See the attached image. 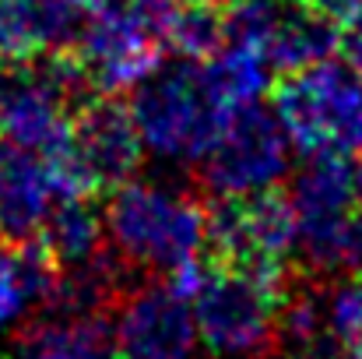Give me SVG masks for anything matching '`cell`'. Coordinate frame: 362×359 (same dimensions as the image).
Masks as SVG:
<instances>
[{"mask_svg":"<svg viewBox=\"0 0 362 359\" xmlns=\"http://www.w3.org/2000/svg\"><path fill=\"white\" fill-rule=\"evenodd\" d=\"M106 233L137 271H173L208 250V194L197 180L183 187L127 180L110 190Z\"/></svg>","mask_w":362,"mask_h":359,"instance_id":"cell-1","label":"cell"},{"mask_svg":"<svg viewBox=\"0 0 362 359\" xmlns=\"http://www.w3.org/2000/svg\"><path fill=\"white\" fill-rule=\"evenodd\" d=\"M176 0H92L74 46L95 92H134L162 67Z\"/></svg>","mask_w":362,"mask_h":359,"instance_id":"cell-2","label":"cell"},{"mask_svg":"<svg viewBox=\"0 0 362 359\" xmlns=\"http://www.w3.org/2000/svg\"><path fill=\"white\" fill-rule=\"evenodd\" d=\"M274 113L303 155H362V74L320 60L274 81Z\"/></svg>","mask_w":362,"mask_h":359,"instance_id":"cell-3","label":"cell"},{"mask_svg":"<svg viewBox=\"0 0 362 359\" xmlns=\"http://www.w3.org/2000/svg\"><path fill=\"white\" fill-rule=\"evenodd\" d=\"M134 120L144 137V148H151L158 159L169 162H190L197 166L226 120V106L208 92L201 78V64H176L158 67L148 81L134 89Z\"/></svg>","mask_w":362,"mask_h":359,"instance_id":"cell-4","label":"cell"},{"mask_svg":"<svg viewBox=\"0 0 362 359\" xmlns=\"http://www.w3.org/2000/svg\"><path fill=\"white\" fill-rule=\"evenodd\" d=\"M278 292L281 285H271L233 264L211 261L208 278L194 296V317L204 353L211 359L278 356Z\"/></svg>","mask_w":362,"mask_h":359,"instance_id":"cell-5","label":"cell"},{"mask_svg":"<svg viewBox=\"0 0 362 359\" xmlns=\"http://www.w3.org/2000/svg\"><path fill=\"white\" fill-rule=\"evenodd\" d=\"M288 194L299 215V268L320 278L341 275L349 222L362 201L359 155H310V166L296 176Z\"/></svg>","mask_w":362,"mask_h":359,"instance_id":"cell-6","label":"cell"},{"mask_svg":"<svg viewBox=\"0 0 362 359\" xmlns=\"http://www.w3.org/2000/svg\"><path fill=\"white\" fill-rule=\"evenodd\" d=\"M288 134L274 110L260 103L233 106L211 152L197 162L204 194H257L278 187L288 173Z\"/></svg>","mask_w":362,"mask_h":359,"instance_id":"cell-7","label":"cell"},{"mask_svg":"<svg viewBox=\"0 0 362 359\" xmlns=\"http://www.w3.org/2000/svg\"><path fill=\"white\" fill-rule=\"evenodd\" d=\"M120 359H197L201 331L194 303L165 278H137L113 314Z\"/></svg>","mask_w":362,"mask_h":359,"instance_id":"cell-8","label":"cell"},{"mask_svg":"<svg viewBox=\"0 0 362 359\" xmlns=\"http://www.w3.org/2000/svg\"><path fill=\"white\" fill-rule=\"evenodd\" d=\"M71 148L92 176L95 190H117L134 180L144 159V137L137 130L134 110L120 96L95 92L74 110Z\"/></svg>","mask_w":362,"mask_h":359,"instance_id":"cell-9","label":"cell"},{"mask_svg":"<svg viewBox=\"0 0 362 359\" xmlns=\"http://www.w3.org/2000/svg\"><path fill=\"white\" fill-rule=\"evenodd\" d=\"M85 32V7L71 0H0V64L18 67L74 50Z\"/></svg>","mask_w":362,"mask_h":359,"instance_id":"cell-10","label":"cell"},{"mask_svg":"<svg viewBox=\"0 0 362 359\" xmlns=\"http://www.w3.org/2000/svg\"><path fill=\"white\" fill-rule=\"evenodd\" d=\"M57 201L46 155H35L14 141H0V239L28 243L42 233Z\"/></svg>","mask_w":362,"mask_h":359,"instance_id":"cell-11","label":"cell"},{"mask_svg":"<svg viewBox=\"0 0 362 359\" xmlns=\"http://www.w3.org/2000/svg\"><path fill=\"white\" fill-rule=\"evenodd\" d=\"M113 317L64 314L42 307L28 317L11 342V359H113Z\"/></svg>","mask_w":362,"mask_h":359,"instance_id":"cell-12","label":"cell"},{"mask_svg":"<svg viewBox=\"0 0 362 359\" xmlns=\"http://www.w3.org/2000/svg\"><path fill=\"white\" fill-rule=\"evenodd\" d=\"M39 239L46 243L60 271L88 264L110 246L106 215L92 205V198H60V205H53Z\"/></svg>","mask_w":362,"mask_h":359,"instance_id":"cell-13","label":"cell"},{"mask_svg":"<svg viewBox=\"0 0 362 359\" xmlns=\"http://www.w3.org/2000/svg\"><path fill=\"white\" fill-rule=\"evenodd\" d=\"M338 42H341V28L299 4L296 11L281 14V21L267 42V60L285 74V71H299V67L331 60V53H338Z\"/></svg>","mask_w":362,"mask_h":359,"instance_id":"cell-14","label":"cell"},{"mask_svg":"<svg viewBox=\"0 0 362 359\" xmlns=\"http://www.w3.org/2000/svg\"><path fill=\"white\" fill-rule=\"evenodd\" d=\"M267 53L260 50H250V46H236V42H226L211 60L201 64V78L208 85V92L226 106H243V103H257L271 78H267Z\"/></svg>","mask_w":362,"mask_h":359,"instance_id":"cell-15","label":"cell"},{"mask_svg":"<svg viewBox=\"0 0 362 359\" xmlns=\"http://www.w3.org/2000/svg\"><path fill=\"white\" fill-rule=\"evenodd\" d=\"M226 46V0H180L169 21V50L204 64Z\"/></svg>","mask_w":362,"mask_h":359,"instance_id":"cell-16","label":"cell"},{"mask_svg":"<svg viewBox=\"0 0 362 359\" xmlns=\"http://www.w3.org/2000/svg\"><path fill=\"white\" fill-rule=\"evenodd\" d=\"M281 14L285 11L274 0H226V42L267 53Z\"/></svg>","mask_w":362,"mask_h":359,"instance_id":"cell-17","label":"cell"},{"mask_svg":"<svg viewBox=\"0 0 362 359\" xmlns=\"http://www.w3.org/2000/svg\"><path fill=\"white\" fill-rule=\"evenodd\" d=\"M28 307H35V296H32L25 264L18 257V246L0 239V331L18 324Z\"/></svg>","mask_w":362,"mask_h":359,"instance_id":"cell-18","label":"cell"},{"mask_svg":"<svg viewBox=\"0 0 362 359\" xmlns=\"http://www.w3.org/2000/svg\"><path fill=\"white\" fill-rule=\"evenodd\" d=\"M299 4H303L306 11H313V14L334 21L338 28L349 25L356 14H362V0H299Z\"/></svg>","mask_w":362,"mask_h":359,"instance_id":"cell-19","label":"cell"},{"mask_svg":"<svg viewBox=\"0 0 362 359\" xmlns=\"http://www.w3.org/2000/svg\"><path fill=\"white\" fill-rule=\"evenodd\" d=\"M338 53L345 57V64L352 71L362 74V14H356L349 25H341V42H338Z\"/></svg>","mask_w":362,"mask_h":359,"instance_id":"cell-20","label":"cell"},{"mask_svg":"<svg viewBox=\"0 0 362 359\" xmlns=\"http://www.w3.org/2000/svg\"><path fill=\"white\" fill-rule=\"evenodd\" d=\"M345 271L349 275H362V201L352 212L349 222V243H345Z\"/></svg>","mask_w":362,"mask_h":359,"instance_id":"cell-21","label":"cell"},{"mask_svg":"<svg viewBox=\"0 0 362 359\" xmlns=\"http://www.w3.org/2000/svg\"><path fill=\"white\" fill-rule=\"evenodd\" d=\"M71 4H78V7H85V11H88V4H92V0H71Z\"/></svg>","mask_w":362,"mask_h":359,"instance_id":"cell-22","label":"cell"},{"mask_svg":"<svg viewBox=\"0 0 362 359\" xmlns=\"http://www.w3.org/2000/svg\"><path fill=\"white\" fill-rule=\"evenodd\" d=\"M359 162H362V155H359Z\"/></svg>","mask_w":362,"mask_h":359,"instance_id":"cell-23","label":"cell"}]
</instances>
